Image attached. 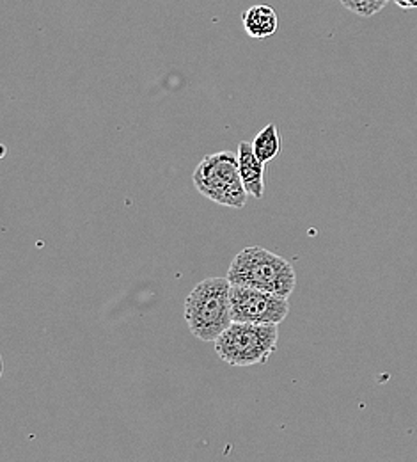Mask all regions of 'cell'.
Returning <instances> with one entry per match:
<instances>
[{"label":"cell","instance_id":"cell-1","mask_svg":"<svg viewBox=\"0 0 417 462\" xmlns=\"http://www.w3.org/2000/svg\"><path fill=\"white\" fill-rule=\"evenodd\" d=\"M185 322L201 342L217 338L233 324L231 283L228 278H206L185 299Z\"/></svg>","mask_w":417,"mask_h":462},{"label":"cell","instance_id":"cell-2","mask_svg":"<svg viewBox=\"0 0 417 462\" xmlns=\"http://www.w3.org/2000/svg\"><path fill=\"white\" fill-rule=\"evenodd\" d=\"M226 278L231 285L263 290L286 299L297 285L294 265L283 256L258 245L240 251L228 269Z\"/></svg>","mask_w":417,"mask_h":462},{"label":"cell","instance_id":"cell-3","mask_svg":"<svg viewBox=\"0 0 417 462\" xmlns=\"http://www.w3.org/2000/svg\"><path fill=\"white\" fill-rule=\"evenodd\" d=\"M194 187L210 201L243 208L247 205V190L240 176L239 155L231 152H219L206 155L194 171Z\"/></svg>","mask_w":417,"mask_h":462},{"label":"cell","instance_id":"cell-4","mask_svg":"<svg viewBox=\"0 0 417 462\" xmlns=\"http://www.w3.org/2000/svg\"><path fill=\"white\" fill-rule=\"evenodd\" d=\"M277 340L279 329L276 324L233 322L213 346L224 363L243 368L267 363L277 348Z\"/></svg>","mask_w":417,"mask_h":462},{"label":"cell","instance_id":"cell-5","mask_svg":"<svg viewBox=\"0 0 417 462\" xmlns=\"http://www.w3.org/2000/svg\"><path fill=\"white\" fill-rule=\"evenodd\" d=\"M288 313H290V302L286 297L263 291V290L231 285L233 322L279 326L281 322L286 320Z\"/></svg>","mask_w":417,"mask_h":462},{"label":"cell","instance_id":"cell-6","mask_svg":"<svg viewBox=\"0 0 417 462\" xmlns=\"http://www.w3.org/2000/svg\"><path fill=\"white\" fill-rule=\"evenodd\" d=\"M239 168L243 187L249 196L261 199L265 192V162H261L254 150L252 143L241 141L239 144Z\"/></svg>","mask_w":417,"mask_h":462},{"label":"cell","instance_id":"cell-7","mask_svg":"<svg viewBox=\"0 0 417 462\" xmlns=\"http://www.w3.org/2000/svg\"><path fill=\"white\" fill-rule=\"evenodd\" d=\"M241 23L245 32L254 38V40H265L270 38L277 32L279 27V18L274 7L267 4H258L249 7L241 14Z\"/></svg>","mask_w":417,"mask_h":462},{"label":"cell","instance_id":"cell-8","mask_svg":"<svg viewBox=\"0 0 417 462\" xmlns=\"http://www.w3.org/2000/svg\"><path fill=\"white\" fill-rule=\"evenodd\" d=\"M252 150L256 153V157L261 161V162H270L274 161L279 152H281V135H279V130H277V125L270 123L267 125L252 141Z\"/></svg>","mask_w":417,"mask_h":462},{"label":"cell","instance_id":"cell-9","mask_svg":"<svg viewBox=\"0 0 417 462\" xmlns=\"http://www.w3.org/2000/svg\"><path fill=\"white\" fill-rule=\"evenodd\" d=\"M349 11L362 18H371L378 14L391 0H340Z\"/></svg>","mask_w":417,"mask_h":462},{"label":"cell","instance_id":"cell-10","mask_svg":"<svg viewBox=\"0 0 417 462\" xmlns=\"http://www.w3.org/2000/svg\"><path fill=\"white\" fill-rule=\"evenodd\" d=\"M402 9H417V0H393Z\"/></svg>","mask_w":417,"mask_h":462}]
</instances>
